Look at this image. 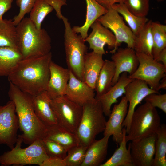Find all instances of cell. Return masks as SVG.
I'll return each instance as SVG.
<instances>
[{"mask_svg": "<svg viewBox=\"0 0 166 166\" xmlns=\"http://www.w3.org/2000/svg\"><path fill=\"white\" fill-rule=\"evenodd\" d=\"M52 57L50 52L44 56L22 59L8 76L9 82L32 96L46 91Z\"/></svg>", "mask_w": 166, "mask_h": 166, "instance_id": "obj_1", "label": "cell"}, {"mask_svg": "<svg viewBox=\"0 0 166 166\" xmlns=\"http://www.w3.org/2000/svg\"><path fill=\"white\" fill-rule=\"evenodd\" d=\"M10 82L8 95L15 105L18 117L19 128L23 142L30 144L34 141L44 139L47 127L39 119L34 111L32 96L26 93Z\"/></svg>", "mask_w": 166, "mask_h": 166, "instance_id": "obj_2", "label": "cell"}, {"mask_svg": "<svg viewBox=\"0 0 166 166\" xmlns=\"http://www.w3.org/2000/svg\"><path fill=\"white\" fill-rule=\"evenodd\" d=\"M18 49L23 59L44 56L51 52V38L44 28L38 29L29 18L16 26Z\"/></svg>", "mask_w": 166, "mask_h": 166, "instance_id": "obj_3", "label": "cell"}, {"mask_svg": "<svg viewBox=\"0 0 166 166\" xmlns=\"http://www.w3.org/2000/svg\"><path fill=\"white\" fill-rule=\"evenodd\" d=\"M82 108L76 133L80 144L88 148L96 136L104 132L106 121L101 104L95 98L83 105Z\"/></svg>", "mask_w": 166, "mask_h": 166, "instance_id": "obj_4", "label": "cell"}, {"mask_svg": "<svg viewBox=\"0 0 166 166\" xmlns=\"http://www.w3.org/2000/svg\"><path fill=\"white\" fill-rule=\"evenodd\" d=\"M23 142L22 135H18L14 147L0 156L1 166L37 165L41 166L44 161L49 157L41 139L34 141L25 148H22Z\"/></svg>", "mask_w": 166, "mask_h": 166, "instance_id": "obj_5", "label": "cell"}, {"mask_svg": "<svg viewBox=\"0 0 166 166\" xmlns=\"http://www.w3.org/2000/svg\"><path fill=\"white\" fill-rule=\"evenodd\" d=\"M161 125L160 117L156 108L145 102L133 113L129 129L125 136L126 141L156 133Z\"/></svg>", "mask_w": 166, "mask_h": 166, "instance_id": "obj_6", "label": "cell"}, {"mask_svg": "<svg viewBox=\"0 0 166 166\" xmlns=\"http://www.w3.org/2000/svg\"><path fill=\"white\" fill-rule=\"evenodd\" d=\"M65 27L64 46L68 69L77 78L82 81V70L88 48L84 39L74 32L67 18L63 16Z\"/></svg>", "mask_w": 166, "mask_h": 166, "instance_id": "obj_7", "label": "cell"}, {"mask_svg": "<svg viewBox=\"0 0 166 166\" xmlns=\"http://www.w3.org/2000/svg\"><path fill=\"white\" fill-rule=\"evenodd\" d=\"M50 104L57 124L76 133L82 116V106L65 95L50 99Z\"/></svg>", "mask_w": 166, "mask_h": 166, "instance_id": "obj_8", "label": "cell"}, {"mask_svg": "<svg viewBox=\"0 0 166 166\" xmlns=\"http://www.w3.org/2000/svg\"><path fill=\"white\" fill-rule=\"evenodd\" d=\"M107 9V12L97 20L103 26L110 29L115 36V46L110 52L112 54L115 53L122 42L126 43L128 47L134 49L135 36L131 29L116 10L112 7Z\"/></svg>", "mask_w": 166, "mask_h": 166, "instance_id": "obj_9", "label": "cell"}, {"mask_svg": "<svg viewBox=\"0 0 166 166\" xmlns=\"http://www.w3.org/2000/svg\"><path fill=\"white\" fill-rule=\"evenodd\" d=\"M136 53L139 65L135 72L129 77L145 81L151 89L157 91L160 81L166 76V66L151 56L143 53Z\"/></svg>", "mask_w": 166, "mask_h": 166, "instance_id": "obj_10", "label": "cell"}, {"mask_svg": "<svg viewBox=\"0 0 166 166\" xmlns=\"http://www.w3.org/2000/svg\"><path fill=\"white\" fill-rule=\"evenodd\" d=\"M19 128L15 104L10 100L6 105L0 106V144L13 148L17 140Z\"/></svg>", "mask_w": 166, "mask_h": 166, "instance_id": "obj_11", "label": "cell"}, {"mask_svg": "<svg viewBox=\"0 0 166 166\" xmlns=\"http://www.w3.org/2000/svg\"><path fill=\"white\" fill-rule=\"evenodd\" d=\"M159 93L158 91L151 89L144 81L133 79L126 86L125 97L129 103L127 115L122 126L126 128V134L129 129L131 118L137 106L144 98L152 93Z\"/></svg>", "mask_w": 166, "mask_h": 166, "instance_id": "obj_12", "label": "cell"}, {"mask_svg": "<svg viewBox=\"0 0 166 166\" xmlns=\"http://www.w3.org/2000/svg\"><path fill=\"white\" fill-rule=\"evenodd\" d=\"M156 133L134 140L128 144L134 166H152L155 151Z\"/></svg>", "mask_w": 166, "mask_h": 166, "instance_id": "obj_13", "label": "cell"}, {"mask_svg": "<svg viewBox=\"0 0 166 166\" xmlns=\"http://www.w3.org/2000/svg\"><path fill=\"white\" fill-rule=\"evenodd\" d=\"M128 106V102L125 96L122 97L120 102L114 105L106 121L104 136H112L113 140L119 145L123 136V123L127 115Z\"/></svg>", "mask_w": 166, "mask_h": 166, "instance_id": "obj_14", "label": "cell"}, {"mask_svg": "<svg viewBox=\"0 0 166 166\" xmlns=\"http://www.w3.org/2000/svg\"><path fill=\"white\" fill-rule=\"evenodd\" d=\"M112 54L111 58L115 66V75L112 81L113 86L117 82L122 73H128L129 76L133 73L138 68L139 62L134 49L128 47L118 48Z\"/></svg>", "mask_w": 166, "mask_h": 166, "instance_id": "obj_15", "label": "cell"}, {"mask_svg": "<svg viewBox=\"0 0 166 166\" xmlns=\"http://www.w3.org/2000/svg\"><path fill=\"white\" fill-rule=\"evenodd\" d=\"M92 31L84 39L89 44V48L94 52L102 55L106 54L104 47L107 45L113 49L115 47L116 38L109 29L103 26L97 20L91 25Z\"/></svg>", "mask_w": 166, "mask_h": 166, "instance_id": "obj_16", "label": "cell"}, {"mask_svg": "<svg viewBox=\"0 0 166 166\" xmlns=\"http://www.w3.org/2000/svg\"><path fill=\"white\" fill-rule=\"evenodd\" d=\"M50 77L46 91L51 99L65 95L70 77V71L51 61Z\"/></svg>", "mask_w": 166, "mask_h": 166, "instance_id": "obj_17", "label": "cell"}, {"mask_svg": "<svg viewBox=\"0 0 166 166\" xmlns=\"http://www.w3.org/2000/svg\"><path fill=\"white\" fill-rule=\"evenodd\" d=\"M94 90L83 81L76 77L70 71L69 79L65 95L81 106L95 98Z\"/></svg>", "mask_w": 166, "mask_h": 166, "instance_id": "obj_18", "label": "cell"}, {"mask_svg": "<svg viewBox=\"0 0 166 166\" xmlns=\"http://www.w3.org/2000/svg\"><path fill=\"white\" fill-rule=\"evenodd\" d=\"M133 79L130 78L126 72L122 73L117 82L106 93L95 98L101 103L104 115L109 117L112 105L117 102V99L125 93L127 85Z\"/></svg>", "mask_w": 166, "mask_h": 166, "instance_id": "obj_19", "label": "cell"}, {"mask_svg": "<svg viewBox=\"0 0 166 166\" xmlns=\"http://www.w3.org/2000/svg\"><path fill=\"white\" fill-rule=\"evenodd\" d=\"M103 55L93 51L85 55L82 70L83 81L94 90L95 84L104 60Z\"/></svg>", "mask_w": 166, "mask_h": 166, "instance_id": "obj_20", "label": "cell"}, {"mask_svg": "<svg viewBox=\"0 0 166 166\" xmlns=\"http://www.w3.org/2000/svg\"><path fill=\"white\" fill-rule=\"evenodd\" d=\"M106 135L99 140L95 139L87 148L81 166H101L107 154L109 139Z\"/></svg>", "mask_w": 166, "mask_h": 166, "instance_id": "obj_21", "label": "cell"}, {"mask_svg": "<svg viewBox=\"0 0 166 166\" xmlns=\"http://www.w3.org/2000/svg\"><path fill=\"white\" fill-rule=\"evenodd\" d=\"M34 111L39 119L47 127L57 124L50 104V99L46 91L32 96Z\"/></svg>", "mask_w": 166, "mask_h": 166, "instance_id": "obj_22", "label": "cell"}, {"mask_svg": "<svg viewBox=\"0 0 166 166\" xmlns=\"http://www.w3.org/2000/svg\"><path fill=\"white\" fill-rule=\"evenodd\" d=\"M44 139L57 142L67 151L71 148L80 144L76 133L71 132L58 124L47 127L46 134Z\"/></svg>", "mask_w": 166, "mask_h": 166, "instance_id": "obj_23", "label": "cell"}, {"mask_svg": "<svg viewBox=\"0 0 166 166\" xmlns=\"http://www.w3.org/2000/svg\"><path fill=\"white\" fill-rule=\"evenodd\" d=\"M85 1L87 12L84 24L81 26H75L72 28L73 31L77 34L80 33L84 39L88 36L89 30L93 23L107 11V9L96 0H85Z\"/></svg>", "mask_w": 166, "mask_h": 166, "instance_id": "obj_24", "label": "cell"}, {"mask_svg": "<svg viewBox=\"0 0 166 166\" xmlns=\"http://www.w3.org/2000/svg\"><path fill=\"white\" fill-rule=\"evenodd\" d=\"M22 59L18 49L0 47V76L8 77Z\"/></svg>", "mask_w": 166, "mask_h": 166, "instance_id": "obj_25", "label": "cell"}, {"mask_svg": "<svg viewBox=\"0 0 166 166\" xmlns=\"http://www.w3.org/2000/svg\"><path fill=\"white\" fill-rule=\"evenodd\" d=\"M122 140L112 156L101 166H134L129 146L126 147V128H123Z\"/></svg>", "mask_w": 166, "mask_h": 166, "instance_id": "obj_26", "label": "cell"}, {"mask_svg": "<svg viewBox=\"0 0 166 166\" xmlns=\"http://www.w3.org/2000/svg\"><path fill=\"white\" fill-rule=\"evenodd\" d=\"M115 73V66L113 61L104 60L95 84L94 90L96 95L95 97L104 94L110 89Z\"/></svg>", "mask_w": 166, "mask_h": 166, "instance_id": "obj_27", "label": "cell"}, {"mask_svg": "<svg viewBox=\"0 0 166 166\" xmlns=\"http://www.w3.org/2000/svg\"><path fill=\"white\" fill-rule=\"evenodd\" d=\"M152 22L151 20H149L138 34L135 36L134 47L136 52L143 53L152 57L153 46L151 31Z\"/></svg>", "mask_w": 166, "mask_h": 166, "instance_id": "obj_28", "label": "cell"}, {"mask_svg": "<svg viewBox=\"0 0 166 166\" xmlns=\"http://www.w3.org/2000/svg\"><path fill=\"white\" fill-rule=\"evenodd\" d=\"M112 7L122 16L135 36H136L149 20L146 17L136 16L131 13L124 3L114 4Z\"/></svg>", "mask_w": 166, "mask_h": 166, "instance_id": "obj_29", "label": "cell"}, {"mask_svg": "<svg viewBox=\"0 0 166 166\" xmlns=\"http://www.w3.org/2000/svg\"><path fill=\"white\" fill-rule=\"evenodd\" d=\"M0 47H8L18 49L16 26L13 19L0 21Z\"/></svg>", "mask_w": 166, "mask_h": 166, "instance_id": "obj_30", "label": "cell"}, {"mask_svg": "<svg viewBox=\"0 0 166 166\" xmlns=\"http://www.w3.org/2000/svg\"><path fill=\"white\" fill-rule=\"evenodd\" d=\"M151 31L153 41L152 54L156 60L160 52L166 48V26L152 21Z\"/></svg>", "mask_w": 166, "mask_h": 166, "instance_id": "obj_31", "label": "cell"}, {"mask_svg": "<svg viewBox=\"0 0 166 166\" xmlns=\"http://www.w3.org/2000/svg\"><path fill=\"white\" fill-rule=\"evenodd\" d=\"M155 151L152 166H166V126L163 124L156 132Z\"/></svg>", "mask_w": 166, "mask_h": 166, "instance_id": "obj_32", "label": "cell"}, {"mask_svg": "<svg viewBox=\"0 0 166 166\" xmlns=\"http://www.w3.org/2000/svg\"><path fill=\"white\" fill-rule=\"evenodd\" d=\"M53 10L44 0H37L30 12L29 18L38 29H40L45 18Z\"/></svg>", "mask_w": 166, "mask_h": 166, "instance_id": "obj_33", "label": "cell"}, {"mask_svg": "<svg viewBox=\"0 0 166 166\" xmlns=\"http://www.w3.org/2000/svg\"><path fill=\"white\" fill-rule=\"evenodd\" d=\"M87 148L79 144L69 149L64 159L66 166H81Z\"/></svg>", "mask_w": 166, "mask_h": 166, "instance_id": "obj_34", "label": "cell"}, {"mask_svg": "<svg viewBox=\"0 0 166 166\" xmlns=\"http://www.w3.org/2000/svg\"><path fill=\"white\" fill-rule=\"evenodd\" d=\"M124 3L128 10L136 16L144 17L148 14L149 0H124Z\"/></svg>", "mask_w": 166, "mask_h": 166, "instance_id": "obj_35", "label": "cell"}, {"mask_svg": "<svg viewBox=\"0 0 166 166\" xmlns=\"http://www.w3.org/2000/svg\"><path fill=\"white\" fill-rule=\"evenodd\" d=\"M42 143L46 153L49 157H56L64 159L67 150L59 143L54 140L43 139Z\"/></svg>", "mask_w": 166, "mask_h": 166, "instance_id": "obj_36", "label": "cell"}, {"mask_svg": "<svg viewBox=\"0 0 166 166\" xmlns=\"http://www.w3.org/2000/svg\"><path fill=\"white\" fill-rule=\"evenodd\" d=\"M37 0H16V4L19 7L20 10L18 14L14 16L13 19L15 26L19 24L26 14L30 13Z\"/></svg>", "mask_w": 166, "mask_h": 166, "instance_id": "obj_37", "label": "cell"}, {"mask_svg": "<svg viewBox=\"0 0 166 166\" xmlns=\"http://www.w3.org/2000/svg\"><path fill=\"white\" fill-rule=\"evenodd\" d=\"M145 102L155 108L157 107L166 113V94L152 93L144 99Z\"/></svg>", "mask_w": 166, "mask_h": 166, "instance_id": "obj_38", "label": "cell"}, {"mask_svg": "<svg viewBox=\"0 0 166 166\" xmlns=\"http://www.w3.org/2000/svg\"><path fill=\"white\" fill-rule=\"evenodd\" d=\"M48 4L54 9L58 18L62 19L63 16L62 14L61 9L62 6L66 5V0H44Z\"/></svg>", "mask_w": 166, "mask_h": 166, "instance_id": "obj_39", "label": "cell"}, {"mask_svg": "<svg viewBox=\"0 0 166 166\" xmlns=\"http://www.w3.org/2000/svg\"><path fill=\"white\" fill-rule=\"evenodd\" d=\"M41 166H66L64 159L56 157H49Z\"/></svg>", "mask_w": 166, "mask_h": 166, "instance_id": "obj_40", "label": "cell"}, {"mask_svg": "<svg viewBox=\"0 0 166 166\" xmlns=\"http://www.w3.org/2000/svg\"><path fill=\"white\" fill-rule=\"evenodd\" d=\"M13 0H0V21L2 19L3 15L12 7Z\"/></svg>", "mask_w": 166, "mask_h": 166, "instance_id": "obj_41", "label": "cell"}, {"mask_svg": "<svg viewBox=\"0 0 166 166\" xmlns=\"http://www.w3.org/2000/svg\"><path fill=\"white\" fill-rule=\"evenodd\" d=\"M100 4L107 9L114 4L124 3V0H96Z\"/></svg>", "mask_w": 166, "mask_h": 166, "instance_id": "obj_42", "label": "cell"}, {"mask_svg": "<svg viewBox=\"0 0 166 166\" xmlns=\"http://www.w3.org/2000/svg\"><path fill=\"white\" fill-rule=\"evenodd\" d=\"M156 61H161L166 66V48L163 49L160 53Z\"/></svg>", "mask_w": 166, "mask_h": 166, "instance_id": "obj_43", "label": "cell"}, {"mask_svg": "<svg viewBox=\"0 0 166 166\" xmlns=\"http://www.w3.org/2000/svg\"><path fill=\"white\" fill-rule=\"evenodd\" d=\"M161 89H166V76L164 77L160 81L157 87V91H158Z\"/></svg>", "mask_w": 166, "mask_h": 166, "instance_id": "obj_44", "label": "cell"}, {"mask_svg": "<svg viewBox=\"0 0 166 166\" xmlns=\"http://www.w3.org/2000/svg\"><path fill=\"white\" fill-rule=\"evenodd\" d=\"M157 0L158 2H161V1H163L164 0Z\"/></svg>", "mask_w": 166, "mask_h": 166, "instance_id": "obj_45", "label": "cell"}]
</instances>
